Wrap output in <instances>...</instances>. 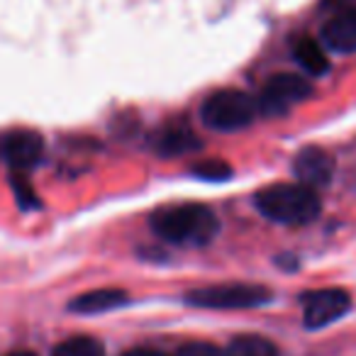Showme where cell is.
I'll list each match as a JSON object with an SVG mask.
<instances>
[{
    "label": "cell",
    "mask_w": 356,
    "mask_h": 356,
    "mask_svg": "<svg viewBox=\"0 0 356 356\" xmlns=\"http://www.w3.org/2000/svg\"><path fill=\"white\" fill-rule=\"evenodd\" d=\"M149 225L163 242L184 244V247H203L213 242L220 229L218 215L200 203L166 205L152 215Z\"/></svg>",
    "instance_id": "1"
},
{
    "label": "cell",
    "mask_w": 356,
    "mask_h": 356,
    "mask_svg": "<svg viewBox=\"0 0 356 356\" xmlns=\"http://www.w3.org/2000/svg\"><path fill=\"white\" fill-rule=\"evenodd\" d=\"M254 203L264 218L278 225H310L322 210L315 191L300 184L268 186L259 191Z\"/></svg>",
    "instance_id": "2"
},
{
    "label": "cell",
    "mask_w": 356,
    "mask_h": 356,
    "mask_svg": "<svg viewBox=\"0 0 356 356\" xmlns=\"http://www.w3.org/2000/svg\"><path fill=\"white\" fill-rule=\"evenodd\" d=\"M257 115V103L247 93L234 88H225L218 93L208 95V100L200 108V118L210 129L220 132H234L247 124H252Z\"/></svg>",
    "instance_id": "3"
},
{
    "label": "cell",
    "mask_w": 356,
    "mask_h": 356,
    "mask_svg": "<svg viewBox=\"0 0 356 356\" xmlns=\"http://www.w3.org/2000/svg\"><path fill=\"white\" fill-rule=\"evenodd\" d=\"M271 300V291L254 283H222V286H208L191 291L186 302L195 307H210V310H244V307H259Z\"/></svg>",
    "instance_id": "4"
},
{
    "label": "cell",
    "mask_w": 356,
    "mask_h": 356,
    "mask_svg": "<svg viewBox=\"0 0 356 356\" xmlns=\"http://www.w3.org/2000/svg\"><path fill=\"white\" fill-rule=\"evenodd\" d=\"M300 305L307 330H320L346 315V310L351 307V298L341 288H320V291L302 293Z\"/></svg>",
    "instance_id": "5"
},
{
    "label": "cell",
    "mask_w": 356,
    "mask_h": 356,
    "mask_svg": "<svg viewBox=\"0 0 356 356\" xmlns=\"http://www.w3.org/2000/svg\"><path fill=\"white\" fill-rule=\"evenodd\" d=\"M312 93L310 81L298 74H278L264 86L261 95L257 100V108L264 115H283L296 103H302Z\"/></svg>",
    "instance_id": "6"
},
{
    "label": "cell",
    "mask_w": 356,
    "mask_h": 356,
    "mask_svg": "<svg viewBox=\"0 0 356 356\" xmlns=\"http://www.w3.org/2000/svg\"><path fill=\"white\" fill-rule=\"evenodd\" d=\"M44 139L35 129H13L0 139V154L15 171L35 168L42 161Z\"/></svg>",
    "instance_id": "7"
},
{
    "label": "cell",
    "mask_w": 356,
    "mask_h": 356,
    "mask_svg": "<svg viewBox=\"0 0 356 356\" xmlns=\"http://www.w3.org/2000/svg\"><path fill=\"white\" fill-rule=\"evenodd\" d=\"M293 173L300 186H307L312 191L325 188L334 176V159L320 147H305L296 154Z\"/></svg>",
    "instance_id": "8"
},
{
    "label": "cell",
    "mask_w": 356,
    "mask_h": 356,
    "mask_svg": "<svg viewBox=\"0 0 356 356\" xmlns=\"http://www.w3.org/2000/svg\"><path fill=\"white\" fill-rule=\"evenodd\" d=\"M152 147L156 154L161 156H184V154H191L195 149H200V139L188 124L184 122H173L161 127L152 139Z\"/></svg>",
    "instance_id": "9"
},
{
    "label": "cell",
    "mask_w": 356,
    "mask_h": 356,
    "mask_svg": "<svg viewBox=\"0 0 356 356\" xmlns=\"http://www.w3.org/2000/svg\"><path fill=\"white\" fill-rule=\"evenodd\" d=\"M322 42L332 51L339 54H351L356 51V8L334 15L325 27H322Z\"/></svg>",
    "instance_id": "10"
},
{
    "label": "cell",
    "mask_w": 356,
    "mask_h": 356,
    "mask_svg": "<svg viewBox=\"0 0 356 356\" xmlns=\"http://www.w3.org/2000/svg\"><path fill=\"white\" fill-rule=\"evenodd\" d=\"M127 302V293L120 288H100V291H90L71 300L69 310L79 312V315H98V312H108L115 307Z\"/></svg>",
    "instance_id": "11"
},
{
    "label": "cell",
    "mask_w": 356,
    "mask_h": 356,
    "mask_svg": "<svg viewBox=\"0 0 356 356\" xmlns=\"http://www.w3.org/2000/svg\"><path fill=\"white\" fill-rule=\"evenodd\" d=\"M293 56H296L298 64L312 76H322L330 71V61H327L325 51H322V47L317 44L315 40H310V37L298 42L296 49H293Z\"/></svg>",
    "instance_id": "12"
},
{
    "label": "cell",
    "mask_w": 356,
    "mask_h": 356,
    "mask_svg": "<svg viewBox=\"0 0 356 356\" xmlns=\"http://www.w3.org/2000/svg\"><path fill=\"white\" fill-rule=\"evenodd\" d=\"M222 354L225 356H278V349L273 341L264 339V337L247 334L229 341V346Z\"/></svg>",
    "instance_id": "13"
},
{
    "label": "cell",
    "mask_w": 356,
    "mask_h": 356,
    "mask_svg": "<svg viewBox=\"0 0 356 356\" xmlns=\"http://www.w3.org/2000/svg\"><path fill=\"white\" fill-rule=\"evenodd\" d=\"M51 356H105L103 344L93 337H71L61 341Z\"/></svg>",
    "instance_id": "14"
},
{
    "label": "cell",
    "mask_w": 356,
    "mask_h": 356,
    "mask_svg": "<svg viewBox=\"0 0 356 356\" xmlns=\"http://www.w3.org/2000/svg\"><path fill=\"white\" fill-rule=\"evenodd\" d=\"M191 173L195 178H203V181H227L232 176V168L220 159H210V161H200L198 166H193Z\"/></svg>",
    "instance_id": "15"
},
{
    "label": "cell",
    "mask_w": 356,
    "mask_h": 356,
    "mask_svg": "<svg viewBox=\"0 0 356 356\" xmlns=\"http://www.w3.org/2000/svg\"><path fill=\"white\" fill-rule=\"evenodd\" d=\"M176 356H225L215 344L208 341H188L176 351Z\"/></svg>",
    "instance_id": "16"
},
{
    "label": "cell",
    "mask_w": 356,
    "mask_h": 356,
    "mask_svg": "<svg viewBox=\"0 0 356 356\" xmlns=\"http://www.w3.org/2000/svg\"><path fill=\"white\" fill-rule=\"evenodd\" d=\"M122 356H166V354H163V351H159V349H149V346H142V349L124 351Z\"/></svg>",
    "instance_id": "17"
},
{
    "label": "cell",
    "mask_w": 356,
    "mask_h": 356,
    "mask_svg": "<svg viewBox=\"0 0 356 356\" xmlns=\"http://www.w3.org/2000/svg\"><path fill=\"white\" fill-rule=\"evenodd\" d=\"M8 356H35L32 351H13V354H8Z\"/></svg>",
    "instance_id": "18"
}]
</instances>
